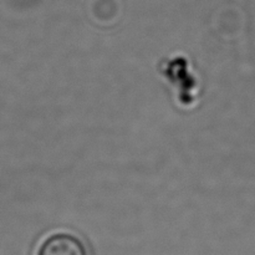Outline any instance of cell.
Here are the masks:
<instances>
[{
  "instance_id": "6da1fadb",
  "label": "cell",
  "mask_w": 255,
  "mask_h": 255,
  "mask_svg": "<svg viewBox=\"0 0 255 255\" xmlns=\"http://www.w3.org/2000/svg\"><path fill=\"white\" fill-rule=\"evenodd\" d=\"M36 255H89V252L79 237L67 232H59L42 241Z\"/></svg>"
}]
</instances>
